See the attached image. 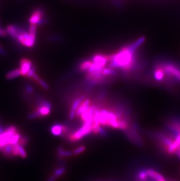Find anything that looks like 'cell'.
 Here are the masks:
<instances>
[{
  "label": "cell",
  "instance_id": "6da1fadb",
  "mask_svg": "<svg viewBox=\"0 0 180 181\" xmlns=\"http://www.w3.org/2000/svg\"><path fill=\"white\" fill-rule=\"evenodd\" d=\"M164 74V84L171 86L180 84V67L173 63H163L158 64Z\"/></svg>",
  "mask_w": 180,
  "mask_h": 181
},
{
  "label": "cell",
  "instance_id": "7a4b0ae2",
  "mask_svg": "<svg viewBox=\"0 0 180 181\" xmlns=\"http://www.w3.org/2000/svg\"><path fill=\"white\" fill-rule=\"evenodd\" d=\"M92 121H87L84 122L83 126L73 133L69 135L68 139L72 142H75L81 140L85 136L89 135L92 131Z\"/></svg>",
  "mask_w": 180,
  "mask_h": 181
},
{
  "label": "cell",
  "instance_id": "3957f363",
  "mask_svg": "<svg viewBox=\"0 0 180 181\" xmlns=\"http://www.w3.org/2000/svg\"><path fill=\"white\" fill-rule=\"evenodd\" d=\"M16 41L25 47L32 48L35 44L36 35L30 34L23 29L18 36Z\"/></svg>",
  "mask_w": 180,
  "mask_h": 181
},
{
  "label": "cell",
  "instance_id": "277c9868",
  "mask_svg": "<svg viewBox=\"0 0 180 181\" xmlns=\"http://www.w3.org/2000/svg\"><path fill=\"white\" fill-rule=\"evenodd\" d=\"M29 22L31 24L36 25H43L45 23H46L43 10L42 8L35 9L29 17Z\"/></svg>",
  "mask_w": 180,
  "mask_h": 181
},
{
  "label": "cell",
  "instance_id": "5b68a950",
  "mask_svg": "<svg viewBox=\"0 0 180 181\" xmlns=\"http://www.w3.org/2000/svg\"><path fill=\"white\" fill-rule=\"evenodd\" d=\"M17 132V127L14 125L8 127L4 132L0 135V149L7 144H11V138Z\"/></svg>",
  "mask_w": 180,
  "mask_h": 181
},
{
  "label": "cell",
  "instance_id": "8992f818",
  "mask_svg": "<svg viewBox=\"0 0 180 181\" xmlns=\"http://www.w3.org/2000/svg\"><path fill=\"white\" fill-rule=\"evenodd\" d=\"M51 131L53 136H60L66 134L70 131V129L67 125L56 124L51 127Z\"/></svg>",
  "mask_w": 180,
  "mask_h": 181
},
{
  "label": "cell",
  "instance_id": "52a82bcc",
  "mask_svg": "<svg viewBox=\"0 0 180 181\" xmlns=\"http://www.w3.org/2000/svg\"><path fill=\"white\" fill-rule=\"evenodd\" d=\"M85 96L83 95L79 97L76 98L74 100L73 102H72V106H71V109L69 112V119L70 120H73L74 117H76V113L79 107V106L81 104V103L84 100Z\"/></svg>",
  "mask_w": 180,
  "mask_h": 181
},
{
  "label": "cell",
  "instance_id": "ba28073f",
  "mask_svg": "<svg viewBox=\"0 0 180 181\" xmlns=\"http://www.w3.org/2000/svg\"><path fill=\"white\" fill-rule=\"evenodd\" d=\"M20 70L21 72V75L25 76L28 73L29 70L32 66H33V63L32 62L27 58H22L21 59L20 63Z\"/></svg>",
  "mask_w": 180,
  "mask_h": 181
},
{
  "label": "cell",
  "instance_id": "9c48e42d",
  "mask_svg": "<svg viewBox=\"0 0 180 181\" xmlns=\"http://www.w3.org/2000/svg\"><path fill=\"white\" fill-rule=\"evenodd\" d=\"M24 29L18 26L17 25H9L6 27V31L7 34L9 35L13 40H17L18 36Z\"/></svg>",
  "mask_w": 180,
  "mask_h": 181
},
{
  "label": "cell",
  "instance_id": "30bf717a",
  "mask_svg": "<svg viewBox=\"0 0 180 181\" xmlns=\"http://www.w3.org/2000/svg\"><path fill=\"white\" fill-rule=\"evenodd\" d=\"M91 105V102L89 99H87L84 100L81 103V104L79 106V107L77 108L76 113V116L80 117L82 114L86 112L89 109Z\"/></svg>",
  "mask_w": 180,
  "mask_h": 181
},
{
  "label": "cell",
  "instance_id": "8fae6325",
  "mask_svg": "<svg viewBox=\"0 0 180 181\" xmlns=\"http://www.w3.org/2000/svg\"><path fill=\"white\" fill-rule=\"evenodd\" d=\"M12 149H13V145L9 144L4 146L3 147L1 148V149H0V151L2 152L6 157L12 158L13 157H14L13 155Z\"/></svg>",
  "mask_w": 180,
  "mask_h": 181
},
{
  "label": "cell",
  "instance_id": "7c38bea8",
  "mask_svg": "<svg viewBox=\"0 0 180 181\" xmlns=\"http://www.w3.org/2000/svg\"><path fill=\"white\" fill-rule=\"evenodd\" d=\"M21 75V72L20 69H15L10 71L9 72L6 74V79L10 80L14 79L16 78H18Z\"/></svg>",
  "mask_w": 180,
  "mask_h": 181
},
{
  "label": "cell",
  "instance_id": "4fadbf2b",
  "mask_svg": "<svg viewBox=\"0 0 180 181\" xmlns=\"http://www.w3.org/2000/svg\"><path fill=\"white\" fill-rule=\"evenodd\" d=\"M57 154L59 157L64 158V157H69L73 155V153L70 151L64 150L62 147H59L57 148Z\"/></svg>",
  "mask_w": 180,
  "mask_h": 181
},
{
  "label": "cell",
  "instance_id": "5bb4252c",
  "mask_svg": "<svg viewBox=\"0 0 180 181\" xmlns=\"http://www.w3.org/2000/svg\"><path fill=\"white\" fill-rule=\"evenodd\" d=\"M66 170V168L65 167H60L59 168H57L54 171L53 175L57 179L58 178L62 176L65 173Z\"/></svg>",
  "mask_w": 180,
  "mask_h": 181
},
{
  "label": "cell",
  "instance_id": "9a60e30c",
  "mask_svg": "<svg viewBox=\"0 0 180 181\" xmlns=\"http://www.w3.org/2000/svg\"><path fill=\"white\" fill-rule=\"evenodd\" d=\"M29 141V138L28 137L23 135V136H21V138L19 140L18 144L23 147H24L28 144Z\"/></svg>",
  "mask_w": 180,
  "mask_h": 181
},
{
  "label": "cell",
  "instance_id": "2e32d148",
  "mask_svg": "<svg viewBox=\"0 0 180 181\" xmlns=\"http://www.w3.org/2000/svg\"><path fill=\"white\" fill-rule=\"evenodd\" d=\"M21 134L18 132H17L11 138V144L14 145V144H16L17 143H18L19 140V139L21 138Z\"/></svg>",
  "mask_w": 180,
  "mask_h": 181
},
{
  "label": "cell",
  "instance_id": "e0dca14e",
  "mask_svg": "<svg viewBox=\"0 0 180 181\" xmlns=\"http://www.w3.org/2000/svg\"><path fill=\"white\" fill-rule=\"evenodd\" d=\"M18 151H19V155L22 158H26L27 157V153L26 152V151L25 150L23 147L19 144L18 146Z\"/></svg>",
  "mask_w": 180,
  "mask_h": 181
},
{
  "label": "cell",
  "instance_id": "ac0fdd59",
  "mask_svg": "<svg viewBox=\"0 0 180 181\" xmlns=\"http://www.w3.org/2000/svg\"><path fill=\"white\" fill-rule=\"evenodd\" d=\"M36 68L34 65H33L32 68H31V69L29 70L28 73L27 74L26 77L28 78H32L34 74H36Z\"/></svg>",
  "mask_w": 180,
  "mask_h": 181
},
{
  "label": "cell",
  "instance_id": "d6986e66",
  "mask_svg": "<svg viewBox=\"0 0 180 181\" xmlns=\"http://www.w3.org/2000/svg\"><path fill=\"white\" fill-rule=\"evenodd\" d=\"M85 150V147L84 146H80L79 147L77 148L76 149H75L73 152V154L74 155H79L81 153L84 152Z\"/></svg>",
  "mask_w": 180,
  "mask_h": 181
},
{
  "label": "cell",
  "instance_id": "ffe728a7",
  "mask_svg": "<svg viewBox=\"0 0 180 181\" xmlns=\"http://www.w3.org/2000/svg\"><path fill=\"white\" fill-rule=\"evenodd\" d=\"M37 82L38 83V84H39L40 86H42L43 88H44L46 90H48V89H49V86L45 82L44 80H43L42 79L40 78L39 80L37 81Z\"/></svg>",
  "mask_w": 180,
  "mask_h": 181
},
{
  "label": "cell",
  "instance_id": "44dd1931",
  "mask_svg": "<svg viewBox=\"0 0 180 181\" xmlns=\"http://www.w3.org/2000/svg\"><path fill=\"white\" fill-rule=\"evenodd\" d=\"M25 91L28 94H32L33 93L34 91V87L30 85H26L25 86Z\"/></svg>",
  "mask_w": 180,
  "mask_h": 181
},
{
  "label": "cell",
  "instance_id": "7402d4cb",
  "mask_svg": "<svg viewBox=\"0 0 180 181\" xmlns=\"http://www.w3.org/2000/svg\"><path fill=\"white\" fill-rule=\"evenodd\" d=\"M18 146H19V144H18V143H17L16 144L13 145V149H12V152H13V155H14V156H18V155H19Z\"/></svg>",
  "mask_w": 180,
  "mask_h": 181
},
{
  "label": "cell",
  "instance_id": "603a6c76",
  "mask_svg": "<svg viewBox=\"0 0 180 181\" xmlns=\"http://www.w3.org/2000/svg\"><path fill=\"white\" fill-rule=\"evenodd\" d=\"M7 32L6 29L2 28L0 27V37H5L7 35Z\"/></svg>",
  "mask_w": 180,
  "mask_h": 181
},
{
  "label": "cell",
  "instance_id": "cb8c5ba5",
  "mask_svg": "<svg viewBox=\"0 0 180 181\" xmlns=\"http://www.w3.org/2000/svg\"><path fill=\"white\" fill-rule=\"evenodd\" d=\"M0 55H2V56H6V52L3 48L0 45Z\"/></svg>",
  "mask_w": 180,
  "mask_h": 181
},
{
  "label": "cell",
  "instance_id": "d4e9b609",
  "mask_svg": "<svg viewBox=\"0 0 180 181\" xmlns=\"http://www.w3.org/2000/svg\"><path fill=\"white\" fill-rule=\"evenodd\" d=\"M32 79H33L35 80V81L37 82L38 80H39V79L40 77L39 76V75H38L36 73V74H34V75L32 76Z\"/></svg>",
  "mask_w": 180,
  "mask_h": 181
},
{
  "label": "cell",
  "instance_id": "484cf974",
  "mask_svg": "<svg viewBox=\"0 0 180 181\" xmlns=\"http://www.w3.org/2000/svg\"><path fill=\"white\" fill-rule=\"evenodd\" d=\"M57 179L53 175L51 176L46 181H55Z\"/></svg>",
  "mask_w": 180,
  "mask_h": 181
},
{
  "label": "cell",
  "instance_id": "4316f807",
  "mask_svg": "<svg viewBox=\"0 0 180 181\" xmlns=\"http://www.w3.org/2000/svg\"><path fill=\"white\" fill-rule=\"evenodd\" d=\"M4 129L3 128V127L1 126V123H0V135L1 134H2L4 132Z\"/></svg>",
  "mask_w": 180,
  "mask_h": 181
}]
</instances>
